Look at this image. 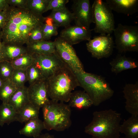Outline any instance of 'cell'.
<instances>
[{"label": "cell", "instance_id": "1", "mask_svg": "<svg viewBox=\"0 0 138 138\" xmlns=\"http://www.w3.org/2000/svg\"><path fill=\"white\" fill-rule=\"evenodd\" d=\"M5 24L1 30L2 42L23 45L28 43L31 31L43 22L44 17L27 8L9 6Z\"/></svg>", "mask_w": 138, "mask_h": 138}, {"label": "cell", "instance_id": "2", "mask_svg": "<svg viewBox=\"0 0 138 138\" xmlns=\"http://www.w3.org/2000/svg\"><path fill=\"white\" fill-rule=\"evenodd\" d=\"M50 100L68 102L73 90L80 85L74 72L64 64L46 79Z\"/></svg>", "mask_w": 138, "mask_h": 138}, {"label": "cell", "instance_id": "3", "mask_svg": "<svg viewBox=\"0 0 138 138\" xmlns=\"http://www.w3.org/2000/svg\"><path fill=\"white\" fill-rule=\"evenodd\" d=\"M85 132L93 138H119L121 114L111 109L96 111Z\"/></svg>", "mask_w": 138, "mask_h": 138}, {"label": "cell", "instance_id": "4", "mask_svg": "<svg viewBox=\"0 0 138 138\" xmlns=\"http://www.w3.org/2000/svg\"><path fill=\"white\" fill-rule=\"evenodd\" d=\"M75 73L80 86L89 96L93 105L98 106L113 96V90L101 76L85 71Z\"/></svg>", "mask_w": 138, "mask_h": 138}, {"label": "cell", "instance_id": "5", "mask_svg": "<svg viewBox=\"0 0 138 138\" xmlns=\"http://www.w3.org/2000/svg\"><path fill=\"white\" fill-rule=\"evenodd\" d=\"M42 108L45 129L61 131L71 125V110L68 104L50 100Z\"/></svg>", "mask_w": 138, "mask_h": 138}, {"label": "cell", "instance_id": "6", "mask_svg": "<svg viewBox=\"0 0 138 138\" xmlns=\"http://www.w3.org/2000/svg\"><path fill=\"white\" fill-rule=\"evenodd\" d=\"M94 32L100 34H111L115 27V22L112 10L105 2L95 0L92 6Z\"/></svg>", "mask_w": 138, "mask_h": 138}, {"label": "cell", "instance_id": "7", "mask_svg": "<svg viewBox=\"0 0 138 138\" xmlns=\"http://www.w3.org/2000/svg\"><path fill=\"white\" fill-rule=\"evenodd\" d=\"M113 32L117 49L120 53L138 51V26L118 24Z\"/></svg>", "mask_w": 138, "mask_h": 138}, {"label": "cell", "instance_id": "8", "mask_svg": "<svg viewBox=\"0 0 138 138\" xmlns=\"http://www.w3.org/2000/svg\"><path fill=\"white\" fill-rule=\"evenodd\" d=\"M55 51L63 62L74 73L85 71L72 45L60 37L54 41Z\"/></svg>", "mask_w": 138, "mask_h": 138}, {"label": "cell", "instance_id": "9", "mask_svg": "<svg viewBox=\"0 0 138 138\" xmlns=\"http://www.w3.org/2000/svg\"><path fill=\"white\" fill-rule=\"evenodd\" d=\"M113 39L110 34H100L86 43L88 51L97 59L107 58L112 54L114 47Z\"/></svg>", "mask_w": 138, "mask_h": 138}, {"label": "cell", "instance_id": "10", "mask_svg": "<svg viewBox=\"0 0 138 138\" xmlns=\"http://www.w3.org/2000/svg\"><path fill=\"white\" fill-rule=\"evenodd\" d=\"M33 64L47 79L65 64L55 52L49 55L33 54Z\"/></svg>", "mask_w": 138, "mask_h": 138}, {"label": "cell", "instance_id": "11", "mask_svg": "<svg viewBox=\"0 0 138 138\" xmlns=\"http://www.w3.org/2000/svg\"><path fill=\"white\" fill-rule=\"evenodd\" d=\"M72 13L75 25L90 29L94 23L92 8L89 0L73 1Z\"/></svg>", "mask_w": 138, "mask_h": 138}, {"label": "cell", "instance_id": "12", "mask_svg": "<svg viewBox=\"0 0 138 138\" xmlns=\"http://www.w3.org/2000/svg\"><path fill=\"white\" fill-rule=\"evenodd\" d=\"M29 101L40 109L49 102L46 79L39 80L27 87Z\"/></svg>", "mask_w": 138, "mask_h": 138}, {"label": "cell", "instance_id": "13", "mask_svg": "<svg viewBox=\"0 0 138 138\" xmlns=\"http://www.w3.org/2000/svg\"><path fill=\"white\" fill-rule=\"evenodd\" d=\"M91 31L90 29L83 27L70 26L61 31L59 37L72 45L83 41L90 40Z\"/></svg>", "mask_w": 138, "mask_h": 138}, {"label": "cell", "instance_id": "14", "mask_svg": "<svg viewBox=\"0 0 138 138\" xmlns=\"http://www.w3.org/2000/svg\"><path fill=\"white\" fill-rule=\"evenodd\" d=\"M123 93L125 99V108L131 115L138 116V82L126 84Z\"/></svg>", "mask_w": 138, "mask_h": 138}, {"label": "cell", "instance_id": "15", "mask_svg": "<svg viewBox=\"0 0 138 138\" xmlns=\"http://www.w3.org/2000/svg\"><path fill=\"white\" fill-rule=\"evenodd\" d=\"M105 2L112 11L118 13L129 16L138 11L137 0H106Z\"/></svg>", "mask_w": 138, "mask_h": 138}, {"label": "cell", "instance_id": "16", "mask_svg": "<svg viewBox=\"0 0 138 138\" xmlns=\"http://www.w3.org/2000/svg\"><path fill=\"white\" fill-rule=\"evenodd\" d=\"M109 64L111 71L116 74L124 71L135 68L138 67V63L135 60L121 54H118Z\"/></svg>", "mask_w": 138, "mask_h": 138}, {"label": "cell", "instance_id": "17", "mask_svg": "<svg viewBox=\"0 0 138 138\" xmlns=\"http://www.w3.org/2000/svg\"><path fill=\"white\" fill-rule=\"evenodd\" d=\"M26 45L28 53L32 55H49L55 52L54 41L41 40L28 43Z\"/></svg>", "mask_w": 138, "mask_h": 138}, {"label": "cell", "instance_id": "18", "mask_svg": "<svg viewBox=\"0 0 138 138\" xmlns=\"http://www.w3.org/2000/svg\"><path fill=\"white\" fill-rule=\"evenodd\" d=\"M68 102L70 107L79 110L87 109L93 105L91 99L84 90L73 91Z\"/></svg>", "mask_w": 138, "mask_h": 138}, {"label": "cell", "instance_id": "19", "mask_svg": "<svg viewBox=\"0 0 138 138\" xmlns=\"http://www.w3.org/2000/svg\"><path fill=\"white\" fill-rule=\"evenodd\" d=\"M29 102L27 87L24 86L17 88L11 96L8 103L11 106L17 113Z\"/></svg>", "mask_w": 138, "mask_h": 138}, {"label": "cell", "instance_id": "20", "mask_svg": "<svg viewBox=\"0 0 138 138\" xmlns=\"http://www.w3.org/2000/svg\"><path fill=\"white\" fill-rule=\"evenodd\" d=\"M44 129L43 121L38 118L26 122L24 127L19 131V133L20 134L34 138L39 135Z\"/></svg>", "mask_w": 138, "mask_h": 138}, {"label": "cell", "instance_id": "21", "mask_svg": "<svg viewBox=\"0 0 138 138\" xmlns=\"http://www.w3.org/2000/svg\"><path fill=\"white\" fill-rule=\"evenodd\" d=\"M49 16L52 19L54 24L58 27H68L74 20L72 13L70 12L66 7L52 10Z\"/></svg>", "mask_w": 138, "mask_h": 138}, {"label": "cell", "instance_id": "22", "mask_svg": "<svg viewBox=\"0 0 138 138\" xmlns=\"http://www.w3.org/2000/svg\"><path fill=\"white\" fill-rule=\"evenodd\" d=\"M119 131L126 138H138V116H131L120 124Z\"/></svg>", "mask_w": 138, "mask_h": 138}, {"label": "cell", "instance_id": "23", "mask_svg": "<svg viewBox=\"0 0 138 138\" xmlns=\"http://www.w3.org/2000/svg\"><path fill=\"white\" fill-rule=\"evenodd\" d=\"M2 51L4 60L10 62L28 53L26 47L23 45L4 43Z\"/></svg>", "mask_w": 138, "mask_h": 138}, {"label": "cell", "instance_id": "24", "mask_svg": "<svg viewBox=\"0 0 138 138\" xmlns=\"http://www.w3.org/2000/svg\"><path fill=\"white\" fill-rule=\"evenodd\" d=\"M39 109L29 102L17 113L16 121L26 123L30 120L38 118Z\"/></svg>", "mask_w": 138, "mask_h": 138}, {"label": "cell", "instance_id": "25", "mask_svg": "<svg viewBox=\"0 0 138 138\" xmlns=\"http://www.w3.org/2000/svg\"><path fill=\"white\" fill-rule=\"evenodd\" d=\"M17 113L8 103H2L0 105V126L5 124L8 125L16 121Z\"/></svg>", "mask_w": 138, "mask_h": 138}, {"label": "cell", "instance_id": "26", "mask_svg": "<svg viewBox=\"0 0 138 138\" xmlns=\"http://www.w3.org/2000/svg\"><path fill=\"white\" fill-rule=\"evenodd\" d=\"M58 28L49 16L44 17L41 25L43 40L47 41L52 36L57 35Z\"/></svg>", "mask_w": 138, "mask_h": 138}, {"label": "cell", "instance_id": "27", "mask_svg": "<svg viewBox=\"0 0 138 138\" xmlns=\"http://www.w3.org/2000/svg\"><path fill=\"white\" fill-rule=\"evenodd\" d=\"M34 60L33 55L27 53L10 62L14 69L26 71L33 64Z\"/></svg>", "mask_w": 138, "mask_h": 138}, {"label": "cell", "instance_id": "28", "mask_svg": "<svg viewBox=\"0 0 138 138\" xmlns=\"http://www.w3.org/2000/svg\"><path fill=\"white\" fill-rule=\"evenodd\" d=\"M17 88L10 79L3 81L0 88V99L2 103L8 104L11 96Z\"/></svg>", "mask_w": 138, "mask_h": 138}, {"label": "cell", "instance_id": "29", "mask_svg": "<svg viewBox=\"0 0 138 138\" xmlns=\"http://www.w3.org/2000/svg\"><path fill=\"white\" fill-rule=\"evenodd\" d=\"M50 0H27L26 8L39 15L46 12Z\"/></svg>", "mask_w": 138, "mask_h": 138}, {"label": "cell", "instance_id": "30", "mask_svg": "<svg viewBox=\"0 0 138 138\" xmlns=\"http://www.w3.org/2000/svg\"><path fill=\"white\" fill-rule=\"evenodd\" d=\"M10 79L17 88L24 86L27 81L26 71L15 69Z\"/></svg>", "mask_w": 138, "mask_h": 138}, {"label": "cell", "instance_id": "31", "mask_svg": "<svg viewBox=\"0 0 138 138\" xmlns=\"http://www.w3.org/2000/svg\"><path fill=\"white\" fill-rule=\"evenodd\" d=\"M14 69L10 62H0V78L3 82L10 79Z\"/></svg>", "mask_w": 138, "mask_h": 138}, {"label": "cell", "instance_id": "32", "mask_svg": "<svg viewBox=\"0 0 138 138\" xmlns=\"http://www.w3.org/2000/svg\"><path fill=\"white\" fill-rule=\"evenodd\" d=\"M26 71L27 81L29 85L32 84L39 80L45 79L39 71L33 64Z\"/></svg>", "mask_w": 138, "mask_h": 138}, {"label": "cell", "instance_id": "33", "mask_svg": "<svg viewBox=\"0 0 138 138\" xmlns=\"http://www.w3.org/2000/svg\"><path fill=\"white\" fill-rule=\"evenodd\" d=\"M42 24L36 27L31 31L29 36L28 43L43 40L41 28Z\"/></svg>", "mask_w": 138, "mask_h": 138}, {"label": "cell", "instance_id": "34", "mask_svg": "<svg viewBox=\"0 0 138 138\" xmlns=\"http://www.w3.org/2000/svg\"><path fill=\"white\" fill-rule=\"evenodd\" d=\"M69 1L68 0H50L46 12L49 10H54L65 8Z\"/></svg>", "mask_w": 138, "mask_h": 138}, {"label": "cell", "instance_id": "35", "mask_svg": "<svg viewBox=\"0 0 138 138\" xmlns=\"http://www.w3.org/2000/svg\"><path fill=\"white\" fill-rule=\"evenodd\" d=\"M9 5L19 8H26L27 0H7Z\"/></svg>", "mask_w": 138, "mask_h": 138}, {"label": "cell", "instance_id": "36", "mask_svg": "<svg viewBox=\"0 0 138 138\" xmlns=\"http://www.w3.org/2000/svg\"><path fill=\"white\" fill-rule=\"evenodd\" d=\"M6 11H0V30L4 27L7 18Z\"/></svg>", "mask_w": 138, "mask_h": 138}, {"label": "cell", "instance_id": "37", "mask_svg": "<svg viewBox=\"0 0 138 138\" xmlns=\"http://www.w3.org/2000/svg\"><path fill=\"white\" fill-rule=\"evenodd\" d=\"M9 6L7 0H0V11H6Z\"/></svg>", "mask_w": 138, "mask_h": 138}, {"label": "cell", "instance_id": "38", "mask_svg": "<svg viewBox=\"0 0 138 138\" xmlns=\"http://www.w3.org/2000/svg\"><path fill=\"white\" fill-rule=\"evenodd\" d=\"M33 138H54L53 136L48 133L40 134L38 136Z\"/></svg>", "mask_w": 138, "mask_h": 138}, {"label": "cell", "instance_id": "39", "mask_svg": "<svg viewBox=\"0 0 138 138\" xmlns=\"http://www.w3.org/2000/svg\"><path fill=\"white\" fill-rule=\"evenodd\" d=\"M3 43L0 44V62L3 60H4L3 56Z\"/></svg>", "mask_w": 138, "mask_h": 138}, {"label": "cell", "instance_id": "40", "mask_svg": "<svg viewBox=\"0 0 138 138\" xmlns=\"http://www.w3.org/2000/svg\"><path fill=\"white\" fill-rule=\"evenodd\" d=\"M2 43V40L1 30H0V44Z\"/></svg>", "mask_w": 138, "mask_h": 138}, {"label": "cell", "instance_id": "41", "mask_svg": "<svg viewBox=\"0 0 138 138\" xmlns=\"http://www.w3.org/2000/svg\"><path fill=\"white\" fill-rule=\"evenodd\" d=\"M3 83V81L0 78V88L2 85Z\"/></svg>", "mask_w": 138, "mask_h": 138}]
</instances>
